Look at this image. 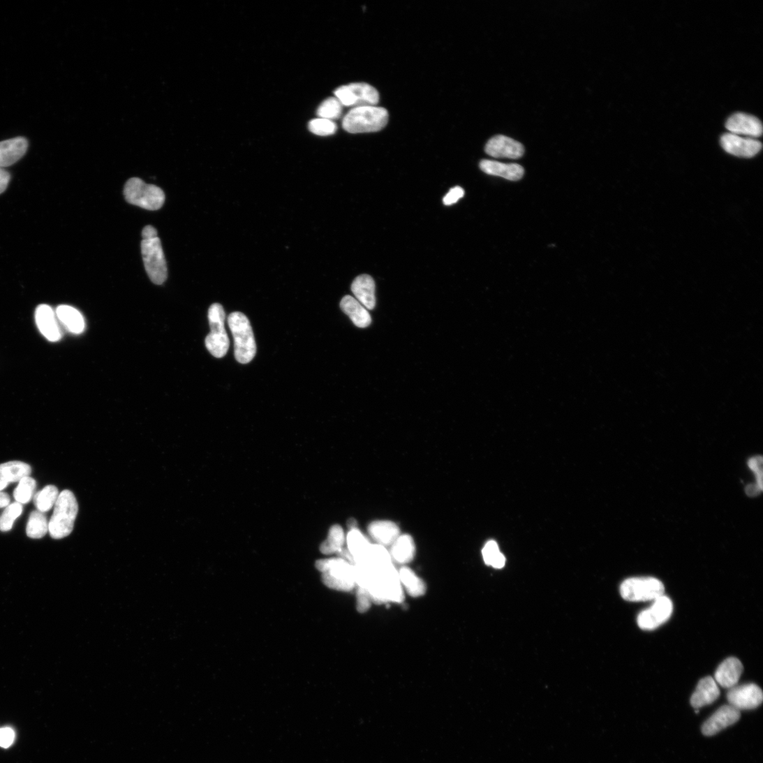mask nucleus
Returning a JSON list of instances; mask_svg holds the SVG:
<instances>
[{
  "mask_svg": "<svg viewBox=\"0 0 763 763\" xmlns=\"http://www.w3.org/2000/svg\"><path fill=\"white\" fill-rule=\"evenodd\" d=\"M28 141L24 138H16L0 142V167L6 168L20 160L28 149Z\"/></svg>",
  "mask_w": 763,
  "mask_h": 763,
  "instance_id": "412c9836",
  "label": "nucleus"
},
{
  "mask_svg": "<svg viewBox=\"0 0 763 763\" xmlns=\"http://www.w3.org/2000/svg\"><path fill=\"white\" fill-rule=\"evenodd\" d=\"M398 572L402 588L410 597L420 598L426 594L425 582L412 569L403 566Z\"/></svg>",
  "mask_w": 763,
  "mask_h": 763,
  "instance_id": "c85d7f7f",
  "label": "nucleus"
},
{
  "mask_svg": "<svg viewBox=\"0 0 763 763\" xmlns=\"http://www.w3.org/2000/svg\"><path fill=\"white\" fill-rule=\"evenodd\" d=\"M743 667L739 660L730 658L725 660L717 669L715 680L725 688H732L738 683L743 673Z\"/></svg>",
  "mask_w": 763,
  "mask_h": 763,
  "instance_id": "4be33fe9",
  "label": "nucleus"
},
{
  "mask_svg": "<svg viewBox=\"0 0 763 763\" xmlns=\"http://www.w3.org/2000/svg\"><path fill=\"white\" fill-rule=\"evenodd\" d=\"M720 695V690L716 680L711 676L704 678L699 681L691 696V706L695 709H699L711 705L718 699Z\"/></svg>",
  "mask_w": 763,
  "mask_h": 763,
  "instance_id": "a211bd4d",
  "label": "nucleus"
},
{
  "mask_svg": "<svg viewBox=\"0 0 763 763\" xmlns=\"http://www.w3.org/2000/svg\"><path fill=\"white\" fill-rule=\"evenodd\" d=\"M726 128L729 133L750 138L760 137L762 133V124L757 117L741 112L732 115L726 123Z\"/></svg>",
  "mask_w": 763,
  "mask_h": 763,
  "instance_id": "2eb2a0df",
  "label": "nucleus"
},
{
  "mask_svg": "<svg viewBox=\"0 0 763 763\" xmlns=\"http://www.w3.org/2000/svg\"><path fill=\"white\" fill-rule=\"evenodd\" d=\"M672 613V602L663 595L654 600L653 605L649 609L639 614L638 626L644 630H653L667 622Z\"/></svg>",
  "mask_w": 763,
  "mask_h": 763,
  "instance_id": "9b49d317",
  "label": "nucleus"
},
{
  "mask_svg": "<svg viewBox=\"0 0 763 763\" xmlns=\"http://www.w3.org/2000/svg\"><path fill=\"white\" fill-rule=\"evenodd\" d=\"M416 554L414 540L408 535L399 536L391 546L390 554L392 561L406 565L413 561Z\"/></svg>",
  "mask_w": 763,
  "mask_h": 763,
  "instance_id": "a878e982",
  "label": "nucleus"
},
{
  "mask_svg": "<svg viewBox=\"0 0 763 763\" xmlns=\"http://www.w3.org/2000/svg\"><path fill=\"white\" fill-rule=\"evenodd\" d=\"M208 318L211 332L205 339L206 347L212 356L223 358L230 346L225 329V313L223 306L218 304H212L209 309Z\"/></svg>",
  "mask_w": 763,
  "mask_h": 763,
  "instance_id": "6e6552de",
  "label": "nucleus"
},
{
  "mask_svg": "<svg viewBox=\"0 0 763 763\" xmlns=\"http://www.w3.org/2000/svg\"><path fill=\"white\" fill-rule=\"evenodd\" d=\"M480 168L487 174L499 176V177L512 182L520 180L524 173L523 167L519 164L503 163L491 160L482 161Z\"/></svg>",
  "mask_w": 763,
  "mask_h": 763,
  "instance_id": "b1692460",
  "label": "nucleus"
},
{
  "mask_svg": "<svg viewBox=\"0 0 763 763\" xmlns=\"http://www.w3.org/2000/svg\"><path fill=\"white\" fill-rule=\"evenodd\" d=\"M342 107V104L336 97H330L320 104L318 108L317 114L320 119L334 121L341 117Z\"/></svg>",
  "mask_w": 763,
  "mask_h": 763,
  "instance_id": "473e14b6",
  "label": "nucleus"
},
{
  "mask_svg": "<svg viewBox=\"0 0 763 763\" xmlns=\"http://www.w3.org/2000/svg\"><path fill=\"white\" fill-rule=\"evenodd\" d=\"M389 120L387 110L376 105L352 108L343 117L342 127L351 134L370 133L382 131Z\"/></svg>",
  "mask_w": 763,
  "mask_h": 763,
  "instance_id": "f03ea898",
  "label": "nucleus"
},
{
  "mask_svg": "<svg viewBox=\"0 0 763 763\" xmlns=\"http://www.w3.org/2000/svg\"><path fill=\"white\" fill-rule=\"evenodd\" d=\"M15 739V733L10 728L0 729V746L8 748Z\"/></svg>",
  "mask_w": 763,
  "mask_h": 763,
  "instance_id": "a19ab883",
  "label": "nucleus"
},
{
  "mask_svg": "<svg viewBox=\"0 0 763 763\" xmlns=\"http://www.w3.org/2000/svg\"><path fill=\"white\" fill-rule=\"evenodd\" d=\"M22 504L15 502L8 507L0 517V531L8 532L12 530L14 522L22 513Z\"/></svg>",
  "mask_w": 763,
  "mask_h": 763,
  "instance_id": "c9c22d12",
  "label": "nucleus"
},
{
  "mask_svg": "<svg viewBox=\"0 0 763 763\" xmlns=\"http://www.w3.org/2000/svg\"><path fill=\"white\" fill-rule=\"evenodd\" d=\"M369 534L378 545L392 546L400 536L399 526L391 521H375L368 527Z\"/></svg>",
  "mask_w": 763,
  "mask_h": 763,
  "instance_id": "aec40b11",
  "label": "nucleus"
},
{
  "mask_svg": "<svg viewBox=\"0 0 763 763\" xmlns=\"http://www.w3.org/2000/svg\"><path fill=\"white\" fill-rule=\"evenodd\" d=\"M721 145L727 153L743 158L755 156L762 148V144L754 138L742 137L729 133L722 136Z\"/></svg>",
  "mask_w": 763,
  "mask_h": 763,
  "instance_id": "ddd939ff",
  "label": "nucleus"
},
{
  "mask_svg": "<svg viewBox=\"0 0 763 763\" xmlns=\"http://www.w3.org/2000/svg\"><path fill=\"white\" fill-rule=\"evenodd\" d=\"M485 151L494 158H508L517 159L524 153L523 145L519 142L504 136L496 135L487 142Z\"/></svg>",
  "mask_w": 763,
  "mask_h": 763,
  "instance_id": "f3484780",
  "label": "nucleus"
},
{
  "mask_svg": "<svg viewBox=\"0 0 763 763\" xmlns=\"http://www.w3.org/2000/svg\"><path fill=\"white\" fill-rule=\"evenodd\" d=\"M741 718L739 710L730 705L719 709L702 727V734L712 736L736 723Z\"/></svg>",
  "mask_w": 763,
  "mask_h": 763,
  "instance_id": "4468645a",
  "label": "nucleus"
},
{
  "mask_svg": "<svg viewBox=\"0 0 763 763\" xmlns=\"http://www.w3.org/2000/svg\"><path fill=\"white\" fill-rule=\"evenodd\" d=\"M366 589L375 604L401 603L404 600L399 572L392 563L379 568L371 567Z\"/></svg>",
  "mask_w": 763,
  "mask_h": 763,
  "instance_id": "f257e3e1",
  "label": "nucleus"
},
{
  "mask_svg": "<svg viewBox=\"0 0 763 763\" xmlns=\"http://www.w3.org/2000/svg\"><path fill=\"white\" fill-rule=\"evenodd\" d=\"M124 195L128 203L147 210H158L165 202V194L160 188L146 184L138 178H133L126 183Z\"/></svg>",
  "mask_w": 763,
  "mask_h": 763,
  "instance_id": "423d86ee",
  "label": "nucleus"
},
{
  "mask_svg": "<svg viewBox=\"0 0 763 763\" xmlns=\"http://www.w3.org/2000/svg\"><path fill=\"white\" fill-rule=\"evenodd\" d=\"M31 474V466L23 461H11L0 464V492L9 484L20 482Z\"/></svg>",
  "mask_w": 763,
  "mask_h": 763,
  "instance_id": "5701e85b",
  "label": "nucleus"
},
{
  "mask_svg": "<svg viewBox=\"0 0 763 763\" xmlns=\"http://www.w3.org/2000/svg\"><path fill=\"white\" fill-rule=\"evenodd\" d=\"M57 318L66 329L76 334L82 333L85 329V321L83 316L76 309L66 305L58 306L55 311Z\"/></svg>",
  "mask_w": 763,
  "mask_h": 763,
  "instance_id": "bb28decb",
  "label": "nucleus"
},
{
  "mask_svg": "<svg viewBox=\"0 0 763 763\" xmlns=\"http://www.w3.org/2000/svg\"><path fill=\"white\" fill-rule=\"evenodd\" d=\"M142 239H151L158 237L156 229L151 225H147L142 230Z\"/></svg>",
  "mask_w": 763,
  "mask_h": 763,
  "instance_id": "37998d69",
  "label": "nucleus"
},
{
  "mask_svg": "<svg viewBox=\"0 0 763 763\" xmlns=\"http://www.w3.org/2000/svg\"><path fill=\"white\" fill-rule=\"evenodd\" d=\"M373 603L369 592L364 588H359L357 592V610L365 613L369 610Z\"/></svg>",
  "mask_w": 763,
  "mask_h": 763,
  "instance_id": "4c0bfd02",
  "label": "nucleus"
},
{
  "mask_svg": "<svg viewBox=\"0 0 763 763\" xmlns=\"http://www.w3.org/2000/svg\"><path fill=\"white\" fill-rule=\"evenodd\" d=\"M78 510V503L72 491L65 490L59 495L48 524L52 539L61 540L72 533Z\"/></svg>",
  "mask_w": 763,
  "mask_h": 763,
  "instance_id": "7ed1b4c3",
  "label": "nucleus"
},
{
  "mask_svg": "<svg viewBox=\"0 0 763 763\" xmlns=\"http://www.w3.org/2000/svg\"><path fill=\"white\" fill-rule=\"evenodd\" d=\"M309 129L316 135L325 137L334 135L337 131V126L334 121L319 117L309 123Z\"/></svg>",
  "mask_w": 763,
  "mask_h": 763,
  "instance_id": "e433bc0d",
  "label": "nucleus"
},
{
  "mask_svg": "<svg viewBox=\"0 0 763 763\" xmlns=\"http://www.w3.org/2000/svg\"><path fill=\"white\" fill-rule=\"evenodd\" d=\"M729 705L740 711L753 710L762 702L761 688L754 683L734 686L727 692Z\"/></svg>",
  "mask_w": 763,
  "mask_h": 763,
  "instance_id": "f8f14e48",
  "label": "nucleus"
},
{
  "mask_svg": "<svg viewBox=\"0 0 763 763\" xmlns=\"http://www.w3.org/2000/svg\"><path fill=\"white\" fill-rule=\"evenodd\" d=\"M485 563L495 568H502L505 563V558L500 551L497 543L494 541L488 542L482 551Z\"/></svg>",
  "mask_w": 763,
  "mask_h": 763,
  "instance_id": "f704fd0d",
  "label": "nucleus"
},
{
  "mask_svg": "<svg viewBox=\"0 0 763 763\" xmlns=\"http://www.w3.org/2000/svg\"><path fill=\"white\" fill-rule=\"evenodd\" d=\"M36 489V480L30 477H26L20 481L19 485L14 491V497L17 502L26 504L34 496Z\"/></svg>",
  "mask_w": 763,
  "mask_h": 763,
  "instance_id": "72a5a7b5",
  "label": "nucleus"
},
{
  "mask_svg": "<svg viewBox=\"0 0 763 763\" xmlns=\"http://www.w3.org/2000/svg\"><path fill=\"white\" fill-rule=\"evenodd\" d=\"M340 307L357 327L366 328L371 324L372 319L368 310L354 297H344L341 301Z\"/></svg>",
  "mask_w": 763,
  "mask_h": 763,
  "instance_id": "393cba45",
  "label": "nucleus"
},
{
  "mask_svg": "<svg viewBox=\"0 0 763 763\" xmlns=\"http://www.w3.org/2000/svg\"><path fill=\"white\" fill-rule=\"evenodd\" d=\"M59 495L60 494L56 487L47 486L34 495V505L39 512H46L55 505Z\"/></svg>",
  "mask_w": 763,
  "mask_h": 763,
  "instance_id": "7c9ffc66",
  "label": "nucleus"
},
{
  "mask_svg": "<svg viewBox=\"0 0 763 763\" xmlns=\"http://www.w3.org/2000/svg\"><path fill=\"white\" fill-rule=\"evenodd\" d=\"M228 324L234 339L235 357L240 364L250 363L256 355L257 346L249 320L244 313L234 312L229 315Z\"/></svg>",
  "mask_w": 763,
  "mask_h": 763,
  "instance_id": "20e7f679",
  "label": "nucleus"
},
{
  "mask_svg": "<svg viewBox=\"0 0 763 763\" xmlns=\"http://www.w3.org/2000/svg\"><path fill=\"white\" fill-rule=\"evenodd\" d=\"M36 325L41 334L50 341L56 342L63 337L56 313L47 305H40L35 313Z\"/></svg>",
  "mask_w": 763,
  "mask_h": 763,
  "instance_id": "dca6fc26",
  "label": "nucleus"
},
{
  "mask_svg": "<svg viewBox=\"0 0 763 763\" xmlns=\"http://www.w3.org/2000/svg\"><path fill=\"white\" fill-rule=\"evenodd\" d=\"M317 568L323 572V581L329 588L349 592L357 586L355 565L342 558L319 561Z\"/></svg>",
  "mask_w": 763,
  "mask_h": 763,
  "instance_id": "39448f33",
  "label": "nucleus"
},
{
  "mask_svg": "<svg viewBox=\"0 0 763 763\" xmlns=\"http://www.w3.org/2000/svg\"><path fill=\"white\" fill-rule=\"evenodd\" d=\"M345 542L344 533L339 525L333 526L329 533L328 539L323 543L320 550L326 554L340 552Z\"/></svg>",
  "mask_w": 763,
  "mask_h": 763,
  "instance_id": "2f4dec72",
  "label": "nucleus"
},
{
  "mask_svg": "<svg viewBox=\"0 0 763 763\" xmlns=\"http://www.w3.org/2000/svg\"><path fill=\"white\" fill-rule=\"evenodd\" d=\"M663 583L655 577H632L621 584V597L628 602H647L655 600L664 595Z\"/></svg>",
  "mask_w": 763,
  "mask_h": 763,
  "instance_id": "0eeeda50",
  "label": "nucleus"
},
{
  "mask_svg": "<svg viewBox=\"0 0 763 763\" xmlns=\"http://www.w3.org/2000/svg\"><path fill=\"white\" fill-rule=\"evenodd\" d=\"M10 181V174L4 168L0 167V194L6 191Z\"/></svg>",
  "mask_w": 763,
  "mask_h": 763,
  "instance_id": "79ce46f5",
  "label": "nucleus"
},
{
  "mask_svg": "<svg viewBox=\"0 0 763 763\" xmlns=\"http://www.w3.org/2000/svg\"><path fill=\"white\" fill-rule=\"evenodd\" d=\"M10 501V497L8 494L0 492V508L8 507Z\"/></svg>",
  "mask_w": 763,
  "mask_h": 763,
  "instance_id": "c03bdc74",
  "label": "nucleus"
},
{
  "mask_svg": "<svg viewBox=\"0 0 763 763\" xmlns=\"http://www.w3.org/2000/svg\"><path fill=\"white\" fill-rule=\"evenodd\" d=\"M356 299L367 310H373L376 307V284L373 279L366 274L355 279L351 285Z\"/></svg>",
  "mask_w": 763,
  "mask_h": 763,
  "instance_id": "6ab92c4d",
  "label": "nucleus"
},
{
  "mask_svg": "<svg viewBox=\"0 0 763 763\" xmlns=\"http://www.w3.org/2000/svg\"><path fill=\"white\" fill-rule=\"evenodd\" d=\"M141 249L145 267L151 281L157 285L163 283L168 276V268L158 237L142 239Z\"/></svg>",
  "mask_w": 763,
  "mask_h": 763,
  "instance_id": "1a4fd4ad",
  "label": "nucleus"
},
{
  "mask_svg": "<svg viewBox=\"0 0 763 763\" xmlns=\"http://www.w3.org/2000/svg\"><path fill=\"white\" fill-rule=\"evenodd\" d=\"M48 531V523L43 512L33 511L27 526V535L31 539L43 538Z\"/></svg>",
  "mask_w": 763,
  "mask_h": 763,
  "instance_id": "c756f323",
  "label": "nucleus"
},
{
  "mask_svg": "<svg viewBox=\"0 0 763 763\" xmlns=\"http://www.w3.org/2000/svg\"><path fill=\"white\" fill-rule=\"evenodd\" d=\"M762 459L761 457H755L750 459L748 466L754 473L756 478V486L762 490Z\"/></svg>",
  "mask_w": 763,
  "mask_h": 763,
  "instance_id": "58836bf2",
  "label": "nucleus"
},
{
  "mask_svg": "<svg viewBox=\"0 0 763 763\" xmlns=\"http://www.w3.org/2000/svg\"><path fill=\"white\" fill-rule=\"evenodd\" d=\"M464 196V191L459 186L452 188L443 198V203L450 206L457 202Z\"/></svg>",
  "mask_w": 763,
  "mask_h": 763,
  "instance_id": "ea45409f",
  "label": "nucleus"
},
{
  "mask_svg": "<svg viewBox=\"0 0 763 763\" xmlns=\"http://www.w3.org/2000/svg\"><path fill=\"white\" fill-rule=\"evenodd\" d=\"M348 551L353 557L355 564L364 561L371 546L369 540L357 528L351 529L347 536Z\"/></svg>",
  "mask_w": 763,
  "mask_h": 763,
  "instance_id": "cd10ccee",
  "label": "nucleus"
},
{
  "mask_svg": "<svg viewBox=\"0 0 763 763\" xmlns=\"http://www.w3.org/2000/svg\"><path fill=\"white\" fill-rule=\"evenodd\" d=\"M335 97L343 106L376 105L380 100L376 89L366 83H352L339 87Z\"/></svg>",
  "mask_w": 763,
  "mask_h": 763,
  "instance_id": "9d476101",
  "label": "nucleus"
}]
</instances>
